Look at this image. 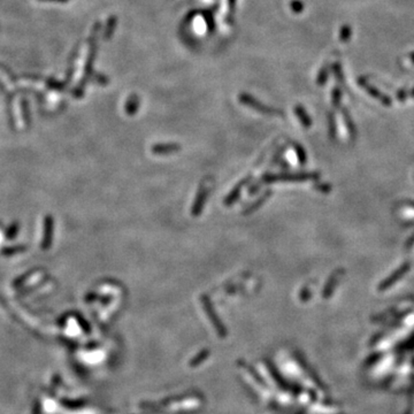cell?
<instances>
[{"label":"cell","instance_id":"7c38bea8","mask_svg":"<svg viewBox=\"0 0 414 414\" xmlns=\"http://www.w3.org/2000/svg\"><path fill=\"white\" fill-rule=\"evenodd\" d=\"M296 113H297V114H298V116L300 118V120H302L303 123H305V125H309V118H307L306 114H305V113H304V111H303L302 108L297 107Z\"/></svg>","mask_w":414,"mask_h":414},{"label":"cell","instance_id":"30bf717a","mask_svg":"<svg viewBox=\"0 0 414 414\" xmlns=\"http://www.w3.org/2000/svg\"><path fill=\"white\" fill-rule=\"evenodd\" d=\"M23 251H26V246H13V248H6L5 250H2V255H12Z\"/></svg>","mask_w":414,"mask_h":414},{"label":"cell","instance_id":"9c48e42d","mask_svg":"<svg viewBox=\"0 0 414 414\" xmlns=\"http://www.w3.org/2000/svg\"><path fill=\"white\" fill-rule=\"evenodd\" d=\"M115 26H116V18H115V16H112V18L109 19L108 25H107V29H106V32H105V35H104L105 39L111 38L113 32H114Z\"/></svg>","mask_w":414,"mask_h":414},{"label":"cell","instance_id":"8fae6325","mask_svg":"<svg viewBox=\"0 0 414 414\" xmlns=\"http://www.w3.org/2000/svg\"><path fill=\"white\" fill-rule=\"evenodd\" d=\"M18 231H19V224L18 223H13L11 227H9L8 231L6 232V237L9 238V239L14 238L16 234H18Z\"/></svg>","mask_w":414,"mask_h":414},{"label":"cell","instance_id":"8992f818","mask_svg":"<svg viewBox=\"0 0 414 414\" xmlns=\"http://www.w3.org/2000/svg\"><path fill=\"white\" fill-rule=\"evenodd\" d=\"M52 236H53V219L50 215H47L44 219V235H43V242H42V249L47 250L51 246L52 243Z\"/></svg>","mask_w":414,"mask_h":414},{"label":"cell","instance_id":"3957f363","mask_svg":"<svg viewBox=\"0 0 414 414\" xmlns=\"http://www.w3.org/2000/svg\"><path fill=\"white\" fill-rule=\"evenodd\" d=\"M200 300H201V303H203V306H204L205 311H206V313H207L208 318H210L212 322H213V324L215 326V328H217V330H218L219 333H220V334L224 335V334H225V329H224V327L222 326L221 321H220V319H219V318H218L217 313H215V310H214L213 305H212V302H211L210 297H208L207 295H203V296L200 297Z\"/></svg>","mask_w":414,"mask_h":414},{"label":"cell","instance_id":"277c9868","mask_svg":"<svg viewBox=\"0 0 414 414\" xmlns=\"http://www.w3.org/2000/svg\"><path fill=\"white\" fill-rule=\"evenodd\" d=\"M251 180H252V177L248 176V177H245L244 180H242L241 182H238L237 184H236V186L234 187V189H232L230 192L228 193V196L224 198V200H223L224 206H227V207L232 206V205H234L236 201L239 199V197H241L243 188H244L248 183H250V181Z\"/></svg>","mask_w":414,"mask_h":414},{"label":"cell","instance_id":"6da1fadb","mask_svg":"<svg viewBox=\"0 0 414 414\" xmlns=\"http://www.w3.org/2000/svg\"><path fill=\"white\" fill-rule=\"evenodd\" d=\"M238 98H239V101H241L243 105H245L250 108L255 109V112L261 113V114H263V115H282L283 114L282 111H280V109H276V108H273V107H270V106H267L265 104H262L261 101L258 100V99H255V97H252L251 95L241 94V95H239Z\"/></svg>","mask_w":414,"mask_h":414},{"label":"cell","instance_id":"ba28073f","mask_svg":"<svg viewBox=\"0 0 414 414\" xmlns=\"http://www.w3.org/2000/svg\"><path fill=\"white\" fill-rule=\"evenodd\" d=\"M139 104H141V102H139V98L137 97L136 95L130 96V97L128 98V100H127L126 102V107H125L127 114L135 115L139 108Z\"/></svg>","mask_w":414,"mask_h":414},{"label":"cell","instance_id":"5b68a950","mask_svg":"<svg viewBox=\"0 0 414 414\" xmlns=\"http://www.w3.org/2000/svg\"><path fill=\"white\" fill-rule=\"evenodd\" d=\"M181 145L176 144V143H159V144H155L151 148V151L153 155H159V156H165V155H172V153H176L181 151Z\"/></svg>","mask_w":414,"mask_h":414},{"label":"cell","instance_id":"4fadbf2b","mask_svg":"<svg viewBox=\"0 0 414 414\" xmlns=\"http://www.w3.org/2000/svg\"><path fill=\"white\" fill-rule=\"evenodd\" d=\"M97 293H89V296L87 297V300L89 302V300H95L96 298H97Z\"/></svg>","mask_w":414,"mask_h":414},{"label":"cell","instance_id":"7a4b0ae2","mask_svg":"<svg viewBox=\"0 0 414 414\" xmlns=\"http://www.w3.org/2000/svg\"><path fill=\"white\" fill-rule=\"evenodd\" d=\"M211 191V184L206 183V181L201 182L199 189H198L197 196L194 198L193 205L191 207V215L192 217H199L203 213L205 205H206L208 194Z\"/></svg>","mask_w":414,"mask_h":414},{"label":"cell","instance_id":"52a82bcc","mask_svg":"<svg viewBox=\"0 0 414 414\" xmlns=\"http://www.w3.org/2000/svg\"><path fill=\"white\" fill-rule=\"evenodd\" d=\"M272 196V190H267L263 192L261 196H260L258 199L253 201L251 205H249V206H246L244 210H243V215H249V214H252L253 212L258 210L262 206L263 204L266 203V200H268V198Z\"/></svg>","mask_w":414,"mask_h":414}]
</instances>
